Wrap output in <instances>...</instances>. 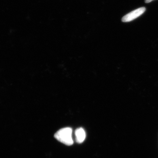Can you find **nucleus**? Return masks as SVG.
<instances>
[{"instance_id": "7ed1b4c3", "label": "nucleus", "mask_w": 158, "mask_h": 158, "mask_svg": "<svg viewBox=\"0 0 158 158\" xmlns=\"http://www.w3.org/2000/svg\"><path fill=\"white\" fill-rule=\"evenodd\" d=\"M76 140L77 143L81 144L83 143L86 138V133L84 129L79 128L75 131Z\"/></svg>"}, {"instance_id": "f257e3e1", "label": "nucleus", "mask_w": 158, "mask_h": 158, "mask_svg": "<svg viewBox=\"0 0 158 158\" xmlns=\"http://www.w3.org/2000/svg\"><path fill=\"white\" fill-rule=\"evenodd\" d=\"M54 137L57 140L65 145L70 146L73 144L72 129L70 127H65L59 130L55 134Z\"/></svg>"}, {"instance_id": "f03ea898", "label": "nucleus", "mask_w": 158, "mask_h": 158, "mask_svg": "<svg viewBox=\"0 0 158 158\" xmlns=\"http://www.w3.org/2000/svg\"><path fill=\"white\" fill-rule=\"evenodd\" d=\"M145 11L146 8L145 7L138 8L124 15L122 19V21L123 22H129L132 21L133 20L136 19L137 18L142 15Z\"/></svg>"}, {"instance_id": "20e7f679", "label": "nucleus", "mask_w": 158, "mask_h": 158, "mask_svg": "<svg viewBox=\"0 0 158 158\" xmlns=\"http://www.w3.org/2000/svg\"><path fill=\"white\" fill-rule=\"evenodd\" d=\"M153 1H154V0H145V2L146 3H148L151 2H152Z\"/></svg>"}]
</instances>
